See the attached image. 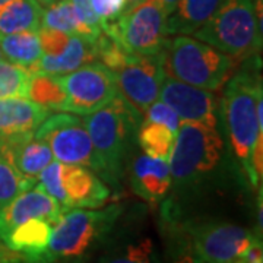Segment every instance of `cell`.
Instances as JSON below:
<instances>
[{"instance_id": "cell-22", "label": "cell", "mask_w": 263, "mask_h": 263, "mask_svg": "<svg viewBox=\"0 0 263 263\" xmlns=\"http://www.w3.org/2000/svg\"><path fill=\"white\" fill-rule=\"evenodd\" d=\"M44 8L37 0H9L0 6V37L41 28Z\"/></svg>"}, {"instance_id": "cell-5", "label": "cell", "mask_w": 263, "mask_h": 263, "mask_svg": "<svg viewBox=\"0 0 263 263\" xmlns=\"http://www.w3.org/2000/svg\"><path fill=\"white\" fill-rule=\"evenodd\" d=\"M84 122L101 164L100 177L117 186L141 116L117 94L100 110L88 114Z\"/></svg>"}, {"instance_id": "cell-14", "label": "cell", "mask_w": 263, "mask_h": 263, "mask_svg": "<svg viewBox=\"0 0 263 263\" xmlns=\"http://www.w3.org/2000/svg\"><path fill=\"white\" fill-rule=\"evenodd\" d=\"M66 209L40 184L22 192L0 209V240L3 241L12 230L34 218L46 219L56 226Z\"/></svg>"}, {"instance_id": "cell-25", "label": "cell", "mask_w": 263, "mask_h": 263, "mask_svg": "<svg viewBox=\"0 0 263 263\" xmlns=\"http://www.w3.org/2000/svg\"><path fill=\"white\" fill-rule=\"evenodd\" d=\"M0 50L5 60L31 69L43 57L37 31H27L0 37Z\"/></svg>"}, {"instance_id": "cell-39", "label": "cell", "mask_w": 263, "mask_h": 263, "mask_svg": "<svg viewBox=\"0 0 263 263\" xmlns=\"http://www.w3.org/2000/svg\"><path fill=\"white\" fill-rule=\"evenodd\" d=\"M3 59H5V57H3V53H2V50H0V62H2Z\"/></svg>"}, {"instance_id": "cell-30", "label": "cell", "mask_w": 263, "mask_h": 263, "mask_svg": "<svg viewBox=\"0 0 263 263\" xmlns=\"http://www.w3.org/2000/svg\"><path fill=\"white\" fill-rule=\"evenodd\" d=\"M143 116H145L146 122L161 123V124L167 126L170 130L174 133V136L177 135L180 124H181V120H180L179 116L174 113V110L170 107L168 104H165L161 100H157L155 103L151 104Z\"/></svg>"}, {"instance_id": "cell-40", "label": "cell", "mask_w": 263, "mask_h": 263, "mask_svg": "<svg viewBox=\"0 0 263 263\" xmlns=\"http://www.w3.org/2000/svg\"><path fill=\"white\" fill-rule=\"evenodd\" d=\"M6 2H9V0H0V6H2L3 3H6Z\"/></svg>"}, {"instance_id": "cell-13", "label": "cell", "mask_w": 263, "mask_h": 263, "mask_svg": "<svg viewBox=\"0 0 263 263\" xmlns=\"http://www.w3.org/2000/svg\"><path fill=\"white\" fill-rule=\"evenodd\" d=\"M160 98L174 110L181 123H200L218 127L219 100L214 91L184 84L165 75L161 84Z\"/></svg>"}, {"instance_id": "cell-38", "label": "cell", "mask_w": 263, "mask_h": 263, "mask_svg": "<svg viewBox=\"0 0 263 263\" xmlns=\"http://www.w3.org/2000/svg\"><path fill=\"white\" fill-rule=\"evenodd\" d=\"M37 2L41 6H50V5H53L56 2H60V0H37Z\"/></svg>"}, {"instance_id": "cell-28", "label": "cell", "mask_w": 263, "mask_h": 263, "mask_svg": "<svg viewBox=\"0 0 263 263\" xmlns=\"http://www.w3.org/2000/svg\"><path fill=\"white\" fill-rule=\"evenodd\" d=\"M32 72L28 67L13 65L8 60L0 62V100L22 97L28 98Z\"/></svg>"}, {"instance_id": "cell-37", "label": "cell", "mask_w": 263, "mask_h": 263, "mask_svg": "<svg viewBox=\"0 0 263 263\" xmlns=\"http://www.w3.org/2000/svg\"><path fill=\"white\" fill-rule=\"evenodd\" d=\"M142 2H143V0H127V3H126V10H124V12L133 9L135 6H138Z\"/></svg>"}, {"instance_id": "cell-7", "label": "cell", "mask_w": 263, "mask_h": 263, "mask_svg": "<svg viewBox=\"0 0 263 263\" xmlns=\"http://www.w3.org/2000/svg\"><path fill=\"white\" fill-rule=\"evenodd\" d=\"M37 184L69 209H95L110 199V189L88 167L53 160L40 173Z\"/></svg>"}, {"instance_id": "cell-35", "label": "cell", "mask_w": 263, "mask_h": 263, "mask_svg": "<svg viewBox=\"0 0 263 263\" xmlns=\"http://www.w3.org/2000/svg\"><path fill=\"white\" fill-rule=\"evenodd\" d=\"M0 263H21V256L0 240Z\"/></svg>"}, {"instance_id": "cell-33", "label": "cell", "mask_w": 263, "mask_h": 263, "mask_svg": "<svg viewBox=\"0 0 263 263\" xmlns=\"http://www.w3.org/2000/svg\"><path fill=\"white\" fill-rule=\"evenodd\" d=\"M78 12L81 13V16L84 18V21L91 27V28L97 29V31H101V21L100 18L95 15V12L92 10L91 6V2L89 0H70Z\"/></svg>"}, {"instance_id": "cell-1", "label": "cell", "mask_w": 263, "mask_h": 263, "mask_svg": "<svg viewBox=\"0 0 263 263\" xmlns=\"http://www.w3.org/2000/svg\"><path fill=\"white\" fill-rule=\"evenodd\" d=\"M259 66L233 73L219 101L231 149L253 187H262L263 176V86Z\"/></svg>"}, {"instance_id": "cell-24", "label": "cell", "mask_w": 263, "mask_h": 263, "mask_svg": "<svg viewBox=\"0 0 263 263\" xmlns=\"http://www.w3.org/2000/svg\"><path fill=\"white\" fill-rule=\"evenodd\" d=\"M34 186L35 183L27 179L16 167L10 142L0 139V209Z\"/></svg>"}, {"instance_id": "cell-12", "label": "cell", "mask_w": 263, "mask_h": 263, "mask_svg": "<svg viewBox=\"0 0 263 263\" xmlns=\"http://www.w3.org/2000/svg\"><path fill=\"white\" fill-rule=\"evenodd\" d=\"M114 76L119 95L142 117L151 104L160 100L161 84L165 76L161 54L129 53L114 70Z\"/></svg>"}, {"instance_id": "cell-10", "label": "cell", "mask_w": 263, "mask_h": 263, "mask_svg": "<svg viewBox=\"0 0 263 263\" xmlns=\"http://www.w3.org/2000/svg\"><path fill=\"white\" fill-rule=\"evenodd\" d=\"M34 136L47 143L54 160L63 164L88 167L101 176V164L84 119H79L76 114L48 116L34 132Z\"/></svg>"}, {"instance_id": "cell-6", "label": "cell", "mask_w": 263, "mask_h": 263, "mask_svg": "<svg viewBox=\"0 0 263 263\" xmlns=\"http://www.w3.org/2000/svg\"><path fill=\"white\" fill-rule=\"evenodd\" d=\"M224 142L218 127L181 123L170 154L171 189L186 193L199 186L219 167Z\"/></svg>"}, {"instance_id": "cell-19", "label": "cell", "mask_w": 263, "mask_h": 263, "mask_svg": "<svg viewBox=\"0 0 263 263\" xmlns=\"http://www.w3.org/2000/svg\"><path fill=\"white\" fill-rule=\"evenodd\" d=\"M226 0H179L165 21L168 35H193L215 15Z\"/></svg>"}, {"instance_id": "cell-9", "label": "cell", "mask_w": 263, "mask_h": 263, "mask_svg": "<svg viewBox=\"0 0 263 263\" xmlns=\"http://www.w3.org/2000/svg\"><path fill=\"white\" fill-rule=\"evenodd\" d=\"M197 257L205 263H230L257 238L254 231L219 219H189L177 226Z\"/></svg>"}, {"instance_id": "cell-26", "label": "cell", "mask_w": 263, "mask_h": 263, "mask_svg": "<svg viewBox=\"0 0 263 263\" xmlns=\"http://www.w3.org/2000/svg\"><path fill=\"white\" fill-rule=\"evenodd\" d=\"M136 138L143 154L151 158L168 161L176 136L167 126L143 120L138 127Z\"/></svg>"}, {"instance_id": "cell-11", "label": "cell", "mask_w": 263, "mask_h": 263, "mask_svg": "<svg viewBox=\"0 0 263 263\" xmlns=\"http://www.w3.org/2000/svg\"><path fill=\"white\" fill-rule=\"evenodd\" d=\"M59 78L66 92L65 111L69 113L88 116L119 94L114 72L100 62L84 65Z\"/></svg>"}, {"instance_id": "cell-18", "label": "cell", "mask_w": 263, "mask_h": 263, "mask_svg": "<svg viewBox=\"0 0 263 263\" xmlns=\"http://www.w3.org/2000/svg\"><path fill=\"white\" fill-rule=\"evenodd\" d=\"M100 37V35H98ZM97 37V38H98ZM97 38L84 35H70L66 47L56 56H44L29 70L34 73H48L62 76L73 72L84 65L92 63L98 59Z\"/></svg>"}, {"instance_id": "cell-8", "label": "cell", "mask_w": 263, "mask_h": 263, "mask_svg": "<svg viewBox=\"0 0 263 263\" xmlns=\"http://www.w3.org/2000/svg\"><path fill=\"white\" fill-rule=\"evenodd\" d=\"M167 16L160 0H143L117 21L104 25L101 31L116 40L127 53L160 54L167 38Z\"/></svg>"}, {"instance_id": "cell-17", "label": "cell", "mask_w": 263, "mask_h": 263, "mask_svg": "<svg viewBox=\"0 0 263 263\" xmlns=\"http://www.w3.org/2000/svg\"><path fill=\"white\" fill-rule=\"evenodd\" d=\"M50 116L29 98L12 97L0 100V139H16L34 135L38 126Z\"/></svg>"}, {"instance_id": "cell-16", "label": "cell", "mask_w": 263, "mask_h": 263, "mask_svg": "<svg viewBox=\"0 0 263 263\" xmlns=\"http://www.w3.org/2000/svg\"><path fill=\"white\" fill-rule=\"evenodd\" d=\"M130 186L138 196L151 205L162 203L171 192L168 161L151 158L146 154L132 162Z\"/></svg>"}, {"instance_id": "cell-41", "label": "cell", "mask_w": 263, "mask_h": 263, "mask_svg": "<svg viewBox=\"0 0 263 263\" xmlns=\"http://www.w3.org/2000/svg\"><path fill=\"white\" fill-rule=\"evenodd\" d=\"M91 263H94V262H91Z\"/></svg>"}, {"instance_id": "cell-27", "label": "cell", "mask_w": 263, "mask_h": 263, "mask_svg": "<svg viewBox=\"0 0 263 263\" xmlns=\"http://www.w3.org/2000/svg\"><path fill=\"white\" fill-rule=\"evenodd\" d=\"M28 98L48 111H65L66 92L59 76L34 73Z\"/></svg>"}, {"instance_id": "cell-29", "label": "cell", "mask_w": 263, "mask_h": 263, "mask_svg": "<svg viewBox=\"0 0 263 263\" xmlns=\"http://www.w3.org/2000/svg\"><path fill=\"white\" fill-rule=\"evenodd\" d=\"M173 228H174V233L170 238L171 241H170L168 250H167L165 263H205L197 257L192 246L189 245L187 238L184 237L181 230L174 222H173Z\"/></svg>"}, {"instance_id": "cell-2", "label": "cell", "mask_w": 263, "mask_h": 263, "mask_svg": "<svg viewBox=\"0 0 263 263\" xmlns=\"http://www.w3.org/2000/svg\"><path fill=\"white\" fill-rule=\"evenodd\" d=\"M124 216L113 203L95 209H69L53 227L46 250L21 263H91Z\"/></svg>"}, {"instance_id": "cell-15", "label": "cell", "mask_w": 263, "mask_h": 263, "mask_svg": "<svg viewBox=\"0 0 263 263\" xmlns=\"http://www.w3.org/2000/svg\"><path fill=\"white\" fill-rule=\"evenodd\" d=\"M94 263H160V257L151 235L119 224Z\"/></svg>"}, {"instance_id": "cell-21", "label": "cell", "mask_w": 263, "mask_h": 263, "mask_svg": "<svg viewBox=\"0 0 263 263\" xmlns=\"http://www.w3.org/2000/svg\"><path fill=\"white\" fill-rule=\"evenodd\" d=\"M19 171L37 184L40 173L54 160L46 142L37 139L34 135H27L16 139H8Z\"/></svg>"}, {"instance_id": "cell-23", "label": "cell", "mask_w": 263, "mask_h": 263, "mask_svg": "<svg viewBox=\"0 0 263 263\" xmlns=\"http://www.w3.org/2000/svg\"><path fill=\"white\" fill-rule=\"evenodd\" d=\"M41 27L57 29L69 35L97 38L101 34V31L91 28L85 22L70 0H60L50 6H46L41 16Z\"/></svg>"}, {"instance_id": "cell-20", "label": "cell", "mask_w": 263, "mask_h": 263, "mask_svg": "<svg viewBox=\"0 0 263 263\" xmlns=\"http://www.w3.org/2000/svg\"><path fill=\"white\" fill-rule=\"evenodd\" d=\"M53 227L54 226L46 219L34 218L12 230L3 243L12 252L21 256V262L28 260L46 250L53 233Z\"/></svg>"}, {"instance_id": "cell-31", "label": "cell", "mask_w": 263, "mask_h": 263, "mask_svg": "<svg viewBox=\"0 0 263 263\" xmlns=\"http://www.w3.org/2000/svg\"><path fill=\"white\" fill-rule=\"evenodd\" d=\"M37 32L44 56H56L62 53L70 38V35L66 32L53 28H44V27H41Z\"/></svg>"}, {"instance_id": "cell-4", "label": "cell", "mask_w": 263, "mask_h": 263, "mask_svg": "<svg viewBox=\"0 0 263 263\" xmlns=\"http://www.w3.org/2000/svg\"><path fill=\"white\" fill-rule=\"evenodd\" d=\"M192 37L226 53L235 62L254 59L262 48L260 0H226Z\"/></svg>"}, {"instance_id": "cell-36", "label": "cell", "mask_w": 263, "mask_h": 263, "mask_svg": "<svg viewBox=\"0 0 263 263\" xmlns=\"http://www.w3.org/2000/svg\"><path fill=\"white\" fill-rule=\"evenodd\" d=\"M161 5H162V8H164V10H165V13L167 15H170L171 13V10L174 9V6L177 5V2L179 0H160Z\"/></svg>"}, {"instance_id": "cell-3", "label": "cell", "mask_w": 263, "mask_h": 263, "mask_svg": "<svg viewBox=\"0 0 263 263\" xmlns=\"http://www.w3.org/2000/svg\"><path fill=\"white\" fill-rule=\"evenodd\" d=\"M160 54L165 75L208 91H219L234 73L233 57L192 35H168Z\"/></svg>"}, {"instance_id": "cell-32", "label": "cell", "mask_w": 263, "mask_h": 263, "mask_svg": "<svg viewBox=\"0 0 263 263\" xmlns=\"http://www.w3.org/2000/svg\"><path fill=\"white\" fill-rule=\"evenodd\" d=\"M95 15L101 21V29L104 25L111 24L122 16L126 10L127 0H89Z\"/></svg>"}, {"instance_id": "cell-34", "label": "cell", "mask_w": 263, "mask_h": 263, "mask_svg": "<svg viewBox=\"0 0 263 263\" xmlns=\"http://www.w3.org/2000/svg\"><path fill=\"white\" fill-rule=\"evenodd\" d=\"M230 263H263V247L262 238H257L245 253L237 256Z\"/></svg>"}]
</instances>
